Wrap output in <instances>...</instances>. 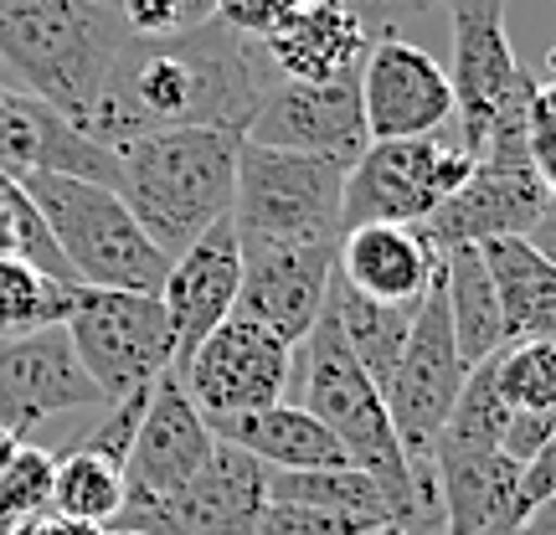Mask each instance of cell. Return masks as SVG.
I'll use <instances>...</instances> for the list:
<instances>
[{
    "label": "cell",
    "instance_id": "obj_4",
    "mask_svg": "<svg viewBox=\"0 0 556 535\" xmlns=\"http://www.w3.org/2000/svg\"><path fill=\"white\" fill-rule=\"evenodd\" d=\"M16 180L41 212L47 232L58 238L62 258H67L78 283L160 294V283L170 273V258L144 238V227L119 201V191L78 176H47V170H21Z\"/></svg>",
    "mask_w": 556,
    "mask_h": 535
},
{
    "label": "cell",
    "instance_id": "obj_38",
    "mask_svg": "<svg viewBox=\"0 0 556 535\" xmlns=\"http://www.w3.org/2000/svg\"><path fill=\"white\" fill-rule=\"evenodd\" d=\"M21 443H26V437H16V433H5V428H0V469L11 463V454H16Z\"/></svg>",
    "mask_w": 556,
    "mask_h": 535
},
{
    "label": "cell",
    "instance_id": "obj_7",
    "mask_svg": "<svg viewBox=\"0 0 556 535\" xmlns=\"http://www.w3.org/2000/svg\"><path fill=\"white\" fill-rule=\"evenodd\" d=\"M469 170H475V155L464 144H443L438 135L371 139L345 170L340 232L371 227V221L422 227L469 180Z\"/></svg>",
    "mask_w": 556,
    "mask_h": 535
},
{
    "label": "cell",
    "instance_id": "obj_16",
    "mask_svg": "<svg viewBox=\"0 0 556 535\" xmlns=\"http://www.w3.org/2000/svg\"><path fill=\"white\" fill-rule=\"evenodd\" d=\"M238 283H242V247L238 232H232V217L206 227L180 258H170V273L160 283V304H165L170 335H176L170 377H180V366L197 356L201 340L238 309Z\"/></svg>",
    "mask_w": 556,
    "mask_h": 535
},
{
    "label": "cell",
    "instance_id": "obj_37",
    "mask_svg": "<svg viewBox=\"0 0 556 535\" xmlns=\"http://www.w3.org/2000/svg\"><path fill=\"white\" fill-rule=\"evenodd\" d=\"M516 535H556V499H541V505H531V510L520 515Z\"/></svg>",
    "mask_w": 556,
    "mask_h": 535
},
{
    "label": "cell",
    "instance_id": "obj_26",
    "mask_svg": "<svg viewBox=\"0 0 556 535\" xmlns=\"http://www.w3.org/2000/svg\"><path fill=\"white\" fill-rule=\"evenodd\" d=\"M52 510L67 520L109 525L124 510V469L88 448H67L58 458V479H52Z\"/></svg>",
    "mask_w": 556,
    "mask_h": 535
},
{
    "label": "cell",
    "instance_id": "obj_24",
    "mask_svg": "<svg viewBox=\"0 0 556 535\" xmlns=\"http://www.w3.org/2000/svg\"><path fill=\"white\" fill-rule=\"evenodd\" d=\"M268 499H289V505H309V510H330L366 525V531H397L387 489L377 479L356 469V463H340V469H268Z\"/></svg>",
    "mask_w": 556,
    "mask_h": 535
},
{
    "label": "cell",
    "instance_id": "obj_1",
    "mask_svg": "<svg viewBox=\"0 0 556 535\" xmlns=\"http://www.w3.org/2000/svg\"><path fill=\"white\" fill-rule=\"evenodd\" d=\"M278 82L263 37L232 21H201L176 37H129L83 119V135L124 144L160 129H248Z\"/></svg>",
    "mask_w": 556,
    "mask_h": 535
},
{
    "label": "cell",
    "instance_id": "obj_2",
    "mask_svg": "<svg viewBox=\"0 0 556 535\" xmlns=\"http://www.w3.org/2000/svg\"><path fill=\"white\" fill-rule=\"evenodd\" d=\"M238 150V129H160L114 144V191L165 258H180L232 212Z\"/></svg>",
    "mask_w": 556,
    "mask_h": 535
},
{
    "label": "cell",
    "instance_id": "obj_17",
    "mask_svg": "<svg viewBox=\"0 0 556 535\" xmlns=\"http://www.w3.org/2000/svg\"><path fill=\"white\" fill-rule=\"evenodd\" d=\"M546 201H552V191L536 176V165H490V160H475L469 180L422 221V232L438 242V253L454 247V242L526 238Z\"/></svg>",
    "mask_w": 556,
    "mask_h": 535
},
{
    "label": "cell",
    "instance_id": "obj_42",
    "mask_svg": "<svg viewBox=\"0 0 556 535\" xmlns=\"http://www.w3.org/2000/svg\"><path fill=\"white\" fill-rule=\"evenodd\" d=\"M99 535H139V531H109V525H103V531Z\"/></svg>",
    "mask_w": 556,
    "mask_h": 535
},
{
    "label": "cell",
    "instance_id": "obj_31",
    "mask_svg": "<svg viewBox=\"0 0 556 535\" xmlns=\"http://www.w3.org/2000/svg\"><path fill=\"white\" fill-rule=\"evenodd\" d=\"M144 402H150V392H135V397H119L109 402V412L88 428V433L73 443V448H88V454L109 458V463H129V448H135V433H139V417H144Z\"/></svg>",
    "mask_w": 556,
    "mask_h": 535
},
{
    "label": "cell",
    "instance_id": "obj_33",
    "mask_svg": "<svg viewBox=\"0 0 556 535\" xmlns=\"http://www.w3.org/2000/svg\"><path fill=\"white\" fill-rule=\"evenodd\" d=\"M552 428H556V412H510L505 437H500V454L516 458L520 469H526V463L541 454V443L552 437Z\"/></svg>",
    "mask_w": 556,
    "mask_h": 535
},
{
    "label": "cell",
    "instance_id": "obj_36",
    "mask_svg": "<svg viewBox=\"0 0 556 535\" xmlns=\"http://www.w3.org/2000/svg\"><path fill=\"white\" fill-rule=\"evenodd\" d=\"M526 242H531V247H536L541 258H546V263L556 268V196L546 201V206H541V217L531 221V232H526Z\"/></svg>",
    "mask_w": 556,
    "mask_h": 535
},
{
    "label": "cell",
    "instance_id": "obj_35",
    "mask_svg": "<svg viewBox=\"0 0 556 535\" xmlns=\"http://www.w3.org/2000/svg\"><path fill=\"white\" fill-rule=\"evenodd\" d=\"M103 525H88V520H67L58 510H37V515H26L11 535H99Z\"/></svg>",
    "mask_w": 556,
    "mask_h": 535
},
{
    "label": "cell",
    "instance_id": "obj_15",
    "mask_svg": "<svg viewBox=\"0 0 556 535\" xmlns=\"http://www.w3.org/2000/svg\"><path fill=\"white\" fill-rule=\"evenodd\" d=\"M217 448L212 422L197 412V402L186 397L170 371L150 386L144 417H139L135 448L124 463V499H165L180 484H191L201 474V463Z\"/></svg>",
    "mask_w": 556,
    "mask_h": 535
},
{
    "label": "cell",
    "instance_id": "obj_13",
    "mask_svg": "<svg viewBox=\"0 0 556 535\" xmlns=\"http://www.w3.org/2000/svg\"><path fill=\"white\" fill-rule=\"evenodd\" d=\"M361 114L371 139H428L454 119V82L417 41L381 37L361 58Z\"/></svg>",
    "mask_w": 556,
    "mask_h": 535
},
{
    "label": "cell",
    "instance_id": "obj_43",
    "mask_svg": "<svg viewBox=\"0 0 556 535\" xmlns=\"http://www.w3.org/2000/svg\"><path fill=\"white\" fill-rule=\"evenodd\" d=\"M381 535H402V531H381Z\"/></svg>",
    "mask_w": 556,
    "mask_h": 535
},
{
    "label": "cell",
    "instance_id": "obj_5",
    "mask_svg": "<svg viewBox=\"0 0 556 535\" xmlns=\"http://www.w3.org/2000/svg\"><path fill=\"white\" fill-rule=\"evenodd\" d=\"M345 170L330 155H294L248 144L238 150V180H232V232L238 247H315L340 242V201H345Z\"/></svg>",
    "mask_w": 556,
    "mask_h": 535
},
{
    "label": "cell",
    "instance_id": "obj_20",
    "mask_svg": "<svg viewBox=\"0 0 556 535\" xmlns=\"http://www.w3.org/2000/svg\"><path fill=\"white\" fill-rule=\"evenodd\" d=\"M433 479L443 499V535H484L520 525V463L500 448L433 443Z\"/></svg>",
    "mask_w": 556,
    "mask_h": 535
},
{
    "label": "cell",
    "instance_id": "obj_25",
    "mask_svg": "<svg viewBox=\"0 0 556 535\" xmlns=\"http://www.w3.org/2000/svg\"><path fill=\"white\" fill-rule=\"evenodd\" d=\"M325 309L336 315L340 335L351 345V356L361 360V371L377 381V392H387V381L397 371V356L407 345V330H413L417 304H377V298L345 289L340 278H330V298Z\"/></svg>",
    "mask_w": 556,
    "mask_h": 535
},
{
    "label": "cell",
    "instance_id": "obj_8",
    "mask_svg": "<svg viewBox=\"0 0 556 535\" xmlns=\"http://www.w3.org/2000/svg\"><path fill=\"white\" fill-rule=\"evenodd\" d=\"M469 381V366L454 345V324H448V304H443V283H433L413 315L407 345L397 356V371L387 381V417H392V433H397L402 454L422 463L433 454L443 422L454 412L458 392Z\"/></svg>",
    "mask_w": 556,
    "mask_h": 535
},
{
    "label": "cell",
    "instance_id": "obj_3",
    "mask_svg": "<svg viewBox=\"0 0 556 535\" xmlns=\"http://www.w3.org/2000/svg\"><path fill=\"white\" fill-rule=\"evenodd\" d=\"M124 41V21L99 0H0V62L21 78V93L52 103L78 129Z\"/></svg>",
    "mask_w": 556,
    "mask_h": 535
},
{
    "label": "cell",
    "instance_id": "obj_32",
    "mask_svg": "<svg viewBox=\"0 0 556 535\" xmlns=\"http://www.w3.org/2000/svg\"><path fill=\"white\" fill-rule=\"evenodd\" d=\"M253 535H377L356 525L345 515H330V510H309V505H289V499H268L263 505Z\"/></svg>",
    "mask_w": 556,
    "mask_h": 535
},
{
    "label": "cell",
    "instance_id": "obj_39",
    "mask_svg": "<svg viewBox=\"0 0 556 535\" xmlns=\"http://www.w3.org/2000/svg\"><path fill=\"white\" fill-rule=\"evenodd\" d=\"M11 531H16V520H11L5 510H0V535H11Z\"/></svg>",
    "mask_w": 556,
    "mask_h": 535
},
{
    "label": "cell",
    "instance_id": "obj_28",
    "mask_svg": "<svg viewBox=\"0 0 556 535\" xmlns=\"http://www.w3.org/2000/svg\"><path fill=\"white\" fill-rule=\"evenodd\" d=\"M495 381L516 412H556V340H510L495 356Z\"/></svg>",
    "mask_w": 556,
    "mask_h": 535
},
{
    "label": "cell",
    "instance_id": "obj_27",
    "mask_svg": "<svg viewBox=\"0 0 556 535\" xmlns=\"http://www.w3.org/2000/svg\"><path fill=\"white\" fill-rule=\"evenodd\" d=\"M73 289L62 278L41 273L31 263L0 258V335H26V330H47L62 324L73 309Z\"/></svg>",
    "mask_w": 556,
    "mask_h": 535
},
{
    "label": "cell",
    "instance_id": "obj_9",
    "mask_svg": "<svg viewBox=\"0 0 556 535\" xmlns=\"http://www.w3.org/2000/svg\"><path fill=\"white\" fill-rule=\"evenodd\" d=\"M263 505H268V469L232 443L212 448L191 484H180L165 499H124V510L109 520V531L139 535H253Z\"/></svg>",
    "mask_w": 556,
    "mask_h": 535
},
{
    "label": "cell",
    "instance_id": "obj_22",
    "mask_svg": "<svg viewBox=\"0 0 556 535\" xmlns=\"http://www.w3.org/2000/svg\"><path fill=\"white\" fill-rule=\"evenodd\" d=\"M212 433L222 443H232L242 454H253L263 469H340L351 463L340 437L319 422L315 412H304L299 402H274L263 412H242V417H227V422H212Z\"/></svg>",
    "mask_w": 556,
    "mask_h": 535
},
{
    "label": "cell",
    "instance_id": "obj_30",
    "mask_svg": "<svg viewBox=\"0 0 556 535\" xmlns=\"http://www.w3.org/2000/svg\"><path fill=\"white\" fill-rule=\"evenodd\" d=\"M124 21L129 37H176L217 16V0H99Z\"/></svg>",
    "mask_w": 556,
    "mask_h": 535
},
{
    "label": "cell",
    "instance_id": "obj_11",
    "mask_svg": "<svg viewBox=\"0 0 556 535\" xmlns=\"http://www.w3.org/2000/svg\"><path fill=\"white\" fill-rule=\"evenodd\" d=\"M242 139L268 144V150H294V155H330L340 165H351L371 144L366 114H361V67L330 82L278 78L253 109Z\"/></svg>",
    "mask_w": 556,
    "mask_h": 535
},
{
    "label": "cell",
    "instance_id": "obj_6",
    "mask_svg": "<svg viewBox=\"0 0 556 535\" xmlns=\"http://www.w3.org/2000/svg\"><path fill=\"white\" fill-rule=\"evenodd\" d=\"M62 330L78 351L83 371L103 392V402L150 392L176 360V335H170V315H165L160 294L78 283Z\"/></svg>",
    "mask_w": 556,
    "mask_h": 535
},
{
    "label": "cell",
    "instance_id": "obj_19",
    "mask_svg": "<svg viewBox=\"0 0 556 535\" xmlns=\"http://www.w3.org/2000/svg\"><path fill=\"white\" fill-rule=\"evenodd\" d=\"M443 253L422 227L371 221L351 227L336 242V278L377 304H422V294L438 283Z\"/></svg>",
    "mask_w": 556,
    "mask_h": 535
},
{
    "label": "cell",
    "instance_id": "obj_41",
    "mask_svg": "<svg viewBox=\"0 0 556 535\" xmlns=\"http://www.w3.org/2000/svg\"><path fill=\"white\" fill-rule=\"evenodd\" d=\"M484 535H516V525H500V531H484Z\"/></svg>",
    "mask_w": 556,
    "mask_h": 535
},
{
    "label": "cell",
    "instance_id": "obj_34",
    "mask_svg": "<svg viewBox=\"0 0 556 535\" xmlns=\"http://www.w3.org/2000/svg\"><path fill=\"white\" fill-rule=\"evenodd\" d=\"M541 499H556V428L541 443V454L520 469V510H531Z\"/></svg>",
    "mask_w": 556,
    "mask_h": 535
},
{
    "label": "cell",
    "instance_id": "obj_21",
    "mask_svg": "<svg viewBox=\"0 0 556 535\" xmlns=\"http://www.w3.org/2000/svg\"><path fill=\"white\" fill-rule=\"evenodd\" d=\"M263 47L283 82H330L340 73H356L371 52V31L356 0H309L289 21H278Z\"/></svg>",
    "mask_w": 556,
    "mask_h": 535
},
{
    "label": "cell",
    "instance_id": "obj_10",
    "mask_svg": "<svg viewBox=\"0 0 556 535\" xmlns=\"http://www.w3.org/2000/svg\"><path fill=\"white\" fill-rule=\"evenodd\" d=\"M289 371H294V345H283L253 319L227 315L197 345V356L180 366L176 381L206 422H227L289 397Z\"/></svg>",
    "mask_w": 556,
    "mask_h": 535
},
{
    "label": "cell",
    "instance_id": "obj_14",
    "mask_svg": "<svg viewBox=\"0 0 556 535\" xmlns=\"http://www.w3.org/2000/svg\"><path fill=\"white\" fill-rule=\"evenodd\" d=\"M336 278V242L315 247H242V283L232 315L274 330L283 345L315 330Z\"/></svg>",
    "mask_w": 556,
    "mask_h": 535
},
{
    "label": "cell",
    "instance_id": "obj_23",
    "mask_svg": "<svg viewBox=\"0 0 556 535\" xmlns=\"http://www.w3.org/2000/svg\"><path fill=\"white\" fill-rule=\"evenodd\" d=\"M438 283H443V304H448V324H454V345H458V356H464V366L475 371L490 356H500L505 351V315H500L495 278L484 268L479 242L443 247Z\"/></svg>",
    "mask_w": 556,
    "mask_h": 535
},
{
    "label": "cell",
    "instance_id": "obj_12",
    "mask_svg": "<svg viewBox=\"0 0 556 535\" xmlns=\"http://www.w3.org/2000/svg\"><path fill=\"white\" fill-rule=\"evenodd\" d=\"M109 407L93 377L83 371L78 351L62 324L0 335V428L26 437L31 428L52 422L62 412Z\"/></svg>",
    "mask_w": 556,
    "mask_h": 535
},
{
    "label": "cell",
    "instance_id": "obj_40",
    "mask_svg": "<svg viewBox=\"0 0 556 535\" xmlns=\"http://www.w3.org/2000/svg\"><path fill=\"white\" fill-rule=\"evenodd\" d=\"M546 67H552V78H556V41H552V52H546Z\"/></svg>",
    "mask_w": 556,
    "mask_h": 535
},
{
    "label": "cell",
    "instance_id": "obj_18",
    "mask_svg": "<svg viewBox=\"0 0 556 535\" xmlns=\"http://www.w3.org/2000/svg\"><path fill=\"white\" fill-rule=\"evenodd\" d=\"M0 170H47V176H78L99 180L114 191V150L83 135L78 124L58 114L52 103L31 99L21 88H0Z\"/></svg>",
    "mask_w": 556,
    "mask_h": 535
},
{
    "label": "cell",
    "instance_id": "obj_29",
    "mask_svg": "<svg viewBox=\"0 0 556 535\" xmlns=\"http://www.w3.org/2000/svg\"><path fill=\"white\" fill-rule=\"evenodd\" d=\"M52 479H58V458L47 448L21 443L11 454V463L0 469V510L16 525L26 515H37V510H52Z\"/></svg>",
    "mask_w": 556,
    "mask_h": 535
}]
</instances>
